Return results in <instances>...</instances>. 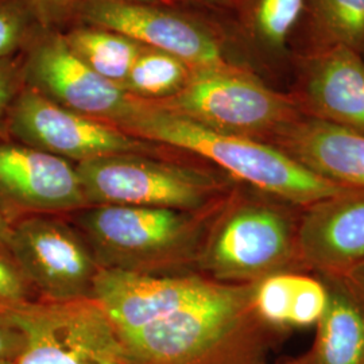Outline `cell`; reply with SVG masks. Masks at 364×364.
Masks as SVG:
<instances>
[{
  "label": "cell",
  "mask_w": 364,
  "mask_h": 364,
  "mask_svg": "<svg viewBox=\"0 0 364 364\" xmlns=\"http://www.w3.org/2000/svg\"><path fill=\"white\" fill-rule=\"evenodd\" d=\"M285 331L267 326L252 306V284L218 282L203 299L120 336L130 364H275Z\"/></svg>",
  "instance_id": "6da1fadb"
},
{
  "label": "cell",
  "mask_w": 364,
  "mask_h": 364,
  "mask_svg": "<svg viewBox=\"0 0 364 364\" xmlns=\"http://www.w3.org/2000/svg\"><path fill=\"white\" fill-rule=\"evenodd\" d=\"M114 126L146 142L201 156L252 191L301 208L350 191L318 177L274 144L212 130L135 96Z\"/></svg>",
  "instance_id": "7a4b0ae2"
},
{
  "label": "cell",
  "mask_w": 364,
  "mask_h": 364,
  "mask_svg": "<svg viewBox=\"0 0 364 364\" xmlns=\"http://www.w3.org/2000/svg\"><path fill=\"white\" fill-rule=\"evenodd\" d=\"M301 207L259 192L230 193L210 220L197 267L221 284L250 285L278 273H309L301 258Z\"/></svg>",
  "instance_id": "3957f363"
},
{
  "label": "cell",
  "mask_w": 364,
  "mask_h": 364,
  "mask_svg": "<svg viewBox=\"0 0 364 364\" xmlns=\"http://www.w3.org/2000/svg\"><path fill=\"white\" fill-rule=\"evenodd\" d=\"M224 200L204 212L93 205L77 210L76 223L102 269L182 274L197 263L209 223Z\"/></svg>",
  "instance_id": "277c9868"
},
{
  "label": "cell",
  "mask_w": 364,
  "mask_h": 364,
  "mask_svg": "<svg viewBox=\"0 0 364 364\" xmlns=\"http://www.w3.org/2000/svg\"><path fill=\"white\" fill-rule=\"evenodd\" d=\"M147 102L212 130L269 144L304 117L293 97L266 87L236 65L192 70L176 95Z\"/></svg>",
  "instance_id": "5b68a950"
},
{
  "label": "cell",
  "mask_w": 364,
  "mask_h": 364,
  "mask_svg": "<svg viewBox=\"0 0 364 364\" xmlns=\"http://www.w3.org/2000/svg\"><path fill=\"white\" fill-rule=\"evenodd\" d=\"M90 207L130 205L183 212L215 208L230 195L204 170L144 154L105 156L76 165Z\"/></svg>",
  "instance_id": "8992f818"
},
{
  "label": "cell",
  "mask_w": 364,
  "mask_h": 364,
  "mask_svg": "<svg viewBox=\"0 0 364 364\" xmlns=\"http://www.w3.org/2000/svg\"><path fill=\"white\" fill-rule=\"evenodd\" d=\"M6 313L23 338L7 364H130L117 328L95 299H38Z\"/></svg>",
  "instance_id": "52a82bcc"
},
{
  "label": "cell",
  "mask_w": 364,
  "mask_h": 364,
  "mask_svg": "<svg viewBox=\"0 0 364 364\" xmlns=\"http://www.w3.org/2000/svg\"><path fill=\"white\" fill-rule=\"evenodd\" d=\"M6 135L14 142L77 164L120 154L150 156L156 150L153 144L68 109L27 84L10 108Z\"/></svg>",
  "instance_id": "ba28073f"
},
{
  "label": "cell",
  "mask_w": 364,
  "mask_h": 364,
  "mask_svg": "<svg viewBox=\"0 0 364 364\" xmlns=\"http://www.w3.org/2000/svg\"><path fill=\"white\" fill-rule=\"evenodd\" d=\"M6 246L39 299H92L100 266L77 228L58 215L13 221Z\"/></svg>",
  "instance_id": "9c48e42d"
},
{
  "label": "cell",
  "mask_w": 364,
  "mask_h": 364,
  "mask_svg": "<svg viewBox=\"0 0 364 364\" xmlns=\"http://www.w3.org/2000/svg\"><path fill=\"white\" fill-rule=\"evenodd\" d=\"M76 166L14 141H0V212L10 223L31 215L88 208Z\"/></svg>",
  "instance_id": "30bf717a"
},
{
  "label": "cell",
  "mask_w": 364,
  "mask_h": 364,
  "mask_svg": "<svg viewBox=\"0 0 364 364\" xmlns=\"http://www.w3.org/2000/svg\"><path fill=\"white\" fill-rule=\"evenodd\" d=\"M84 16L93 26L126 36L146 48L169 53L192 70L232 66L207 28L174 14L127 0H88Z\"/></svg>",
  "instance_id": "8fae6325"
},
{
  "label": "cell",
  "mask_w": 364,
  "mask_h": 364,
  "mask_svg": "<svg viewBox=\"0 0 364 364\" xmlns=\"http://www.w3.org/2000/svg\"><path fill=\"white\" fill-rule=\"evenodd\" d=\"M25 84L68 109L112 126L127 114L132 97L93 72L58 36L31 46L25 58Z\"/></svg>",
  "instance_id": "7c38bea8"
},
{
  "label": "cell",
  "mask_w": 364,
  "mask_h": 364,
  "mask_svg": "<svg viewBox=\"0 0 364 364\" xmlns=\"http://www.w3.org/2000/svg\"><path fill=\"white\" fill-rule=\"evenodd\" d=\"M216 281L201 274H149L102 269L96 275V299L119 336L132 333L203 299Z\"/></svg>",
  "instance_id": "4fadbf2b"
},
{
  "label": "cell",
  "mask_w": 364,
  "mask_h": 364,
  "mask_svg": "<svg viewBox=\"0 0 364 364\" xmlns=\"http://www.w3.org/2000/svg\"><path fill=\"white\" fill-rule=\"evenodd\" d=\"M299 245L309 273L341 275L364 259V189L301 208Z\"/></svg>",
  "instance_id": "5bb4252c"
},
{
  "label": "cell",
  "mask_w": 364,
  "mask_h": 364,
  "mask_svg": "<svg viewBox=\"0 0 364 364\" xmlns=\"http://www.w3.org/2000/svg\"><path fill=\"white\" fill-rule=\"evenodd\" d=\"M305 117L364 134V60L346 46H328L308 57L293 96Z\"/></svg>",
  "instance_id": "9a60e30c"
},
{
  "label": "cell",
  "mask_w": 364,
  "mask_h": 364,
  "mask_svg": "<svg viewBox=\"0 0 364 364\" xmlns=\"http://www.w3.org/2000/svg\"><path fill=\"white\" fill-rule=\"evenodd\" d=\"M270 144L326 181L364 189V134L301 117Z\"/></svg>",
  "instance_id": "2e32d148"
},
{
  "label": "cell",
  "mask_w": 364,
  "mask_h": 364,
  "mask_svg": "<svg viewBox=\"0 0 364 364\" xmlns=\"http://www.w3.org/2000/svg\"><path fill=\"white\" fill-rule=\"evenodd\" d=\"M318 275V274H316ZM328 291L312 347L278 364H364V305L338 275H318Z\"/></svg>",
  "instance_id": "e0dca14e"
},
{
  "label": "cell",
  "mask_w": 364,
  "mask_h": 364,
  "mask_svg": "<svg viewBox=\"0 0 364 364\" xmlns=\"http://www.w3.org/2000/svg\"><path fill=\"white\" fill-rule=\"evenodd\" d=\"M64 39L84 64L122 88L144 48L126 36L96 26L76 28Z\"/></svg>",
  "instance_id": "ac0fdd59"
},
{
  "label": "cell",
  "mask_w": 364,
  "mask_h": 364,
  "mask_svg": "<svg viewBox=\"0 0 364 364\" xmlns=\"http://www.w3.org/2000/svg\"><path fill=\"white\" fill-rule=\"evenodd\" d=\"M304 14L321 48L364 52V0H305Z\"/></svg>",
  "instance_id": "d6986e66"
},
{
  "label": "cell",
  "mask_w": 364,
  "mask_h": 364,
  "mask_svg": "<svg viewBox=\"0 0 364 364\" xmlns=\"http://www.w3.org/2000/svg\"><path fill=\"white\" fill-rule=\"evenodd\" d=\"M305 0H243L245 23L254 43L263 52L281 57L304 15Z\"/></svg>",
  "instance_id": "ffe728a7"
},
{
  "label": "cell",
  "mask_w": 364,
  "mask_h": 364,
  "mask_svg": "<svg viewBox=\"0 0 364 364\" xmlns=\"http://www.w3.org/2000/svg\"><path fill=\"white\" fill-rule=\"evenodd\" d=\"M192 69L176 55L146 48L136 58L123 88L144 100H162L182 90Z\"/></svg>",
  "instance_id": "44dd1931"
},
{
  "label": "cell",
  "mask_w": 364,
  "mask_h": 364,
  "mask_svg": "<svg viewBox=\"0 0 364 364\" xmlns=\"http://www.w3.org/2000/svg\"><path fill=\"white\" fill-rule=\"evenodd\" d=\"M297 273H278L252 284V306L260 320L289 332L291 299Z\"/></svg>",
  "instance_id": "7402d4cb"
},
{
  "label": "cell",
  "mask_w": 364,
  "mask_h": 364,
  "mask_svg": "<svg viewBox=\"0 0 364 364\" xmlns=\"http://www.w3.org/2000/svg\"><path fill=\"white\" fill-rule=\"evenodd\" d=\"M34 23L38 21L27 0H0V60L15 57L26 46Z\"/></svg>",
  "instance_id": "603a6c76"
},
{
  "label": "cell",
  "mask_w": 364,
  "mask_h": 364,
  "mask_svg": "<svg viewBox=\"0 0 364 364\" xmlns=\"http://www.w3.org/2000/svg\"><path fill=\"white\" fill-rule=\"evenodd\" d=\"M328 302L326 284L318 275L296 274L289 328L314 326L324 314Z\"/></svg>",
  "instance_id": "cb8c5ba5"
},
{
  "label": "cell",
  "mask_w": 364,
  "mask_h": 364,
  "mask_svg": "<svg viewBox=\"0 0 364 364\" xmlns=\"http://www.w3.org/2000/svg\"><path fill=\"white\" fill-rule=\"evenodd\" d=\"M38 299L11 251L0 240V312L16 309Z\"/></svg>",
  "instance_id": "d4e9b609"
},
{
  "label": "cell",
  "mask_w": 364,
  "mask_h": 364,
  "mask_svg": "<svg viewBox=\"0 0 364 364\" xmlns=\"http://www.w3.org/2000/svg\"><path fill=\"white\" fill-rule=\"evenodd\" d=\"M25 85V60L19 55L0 60V136L6 135L10 108Z\"/></svg>",
  "instance_id": "484cf974"
},
{
  "label": "cell",
  "mask_w": 364,
  "mask_h": 364,
  "mask_svg": "<svg viewBox=\"0 0 364 364\" xmlns=\"http://www.w3.org/2000/svg\"><path fill=\"white\" fill-rule=\"evenodd\" d=\"M23 338L6 312H0V363H9L19 353Z\"/></svg>",
  "instance_id": "4316f807"
},
{
  "label": "cell",
  "mask_w": 364,
  "mask_h": 364,
  "mask_svg": "<svg viewBox=\"0 0 364 364\" xmlns=\"http://www.w3.org/2000/svg\"><path fill=\"white\" fill-rule=\"evenodd\" d=\"M39 25L48 27L57 23L69 11L70 0H27Z\"/></svg>",
  "instance_id": "83f0119b"
},
{
  "label": "cell",
  "mask_w": 364,
  "mask_h": 364,
  "mask_svg": "<svg viewBox=\"0 0 364 364\" xmlns=\"http://www.w3.org/2000/svg\"><path fill=\"white\" fill-rule=\"evenodd\" d=\"M338 277L364 305V259Z\"/></svg>",
  "instance_id": "f1b7e54d"
},
{
  "label": "cell",
  "mask_w": 364,
  "mask_h": 364,
  "mask_svg": "<svg viewBox=\"0 0 364 364\" xmlns=\"http://www.w3.org/2000/svg\"><path fill=\"white\" fill-rule=\"evenodd\" d=\"M10 227L11 223L4 218V215L0 212V240H3L6 243V239L10 232Z\"/></svg>",
  "instance_id": "f546056e"
},
{
  "label": "cell",
  "mask_w": 364,
  "mask_h": 364,
  "mask_svg": "<svg viewBox=\"0 0 364 364\" xmlns=\"http://www.w3.org/2000/svg\"><path fill=\"white\" fill-rule=\"evenodd\" d=\"M127 1H134V3H144V4H146L147 1H151V0H127Z\"/></svg>",
  "instance_id": "4dcf8cb0"
},
{
  "label": "cell",
  "mask_w": 364,
  "mask_h": 364,
  "mask_svg": "<svg viewBox=\"0 0 364 364\" xmlns=\"http://www.w3.org/2000/svg\"><path fill=\"white\" fill-rule=\"evenodd\" d=\"M0 364H7V363H0Z\"/></svg>",
  "instance_id": "1f68e13d"
},
{
  "label": "cell",
  "mask_w": 364,
  "mask_h": 364,
  "mask_svg": "<svg viewBox=\"0 0 364 364\" xmlns=\"http://www.w3.org/2000/svg\"><path fill=\"white\" fill-rule=\"evenodd\" d=\"M275 364H278V363H275Z\"/></svg>",
  "instance_id": "d6a6232c"
}]
</instances>
